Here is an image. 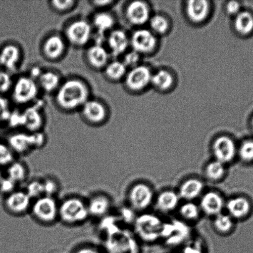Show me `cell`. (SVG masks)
<instances>
[{"mask_svg": "<svg viewBox=\"0 0 253 253\" xmlns=\"http://www.w3.org/2000/svg\"><path fill=\"white\" fill-rule=\"evenodd\" d=\"M91 89L83 79L71 78L62 82L54 94V101L61 110L72 112L80 110L90 99Z\"/></svg>", "mask_w": 253, "mask_h": 253, "instance_id": "6da1fadb", "label": "cell"}, {"mask_svg": "<svg viewBox=\"0 0 253 253\" xmlns=\"http://www.w3.org/2000/svg\"><path fill=\"white\" fill-rule=\"evenodd\" d=\"M90 217L87 202L78 197H69L59 203L58 220L66 225L83 224Z\"/></svg>", "mask_w": 253, "mask_h": 253, "instance_id": "7a4b0ae2", "label": "cell"}, {"mask_svg": "<svg viewBox=\"0 0 253 253\" xmlns=\"http://www.w3.org/2000/svg\"><path fill=\"white\" fill-rule=\"evenodd\" d=\"M30 212L40 224H53L58 220L59 203L54 197L44 195L32 202Z\"/></svg>", "mask_w": 253, "mask_h": 253, "instance_id": "3957f363", "label": "cell"}, {"mask_svg": "<svg viewBox=\"0 0 253 253\" xmlns=\"http://www.w3.org/2000/svg\"><path fill=\"white\" fill-rule=\"evenodd\" d=\"M93 35V26L86 20H74L66 27L64 38L67 43L76 48H83L90 42Z\"/></svg>", "mask_w": 253, "mask_h": 253, "instance_id": "277c9868", "label": "cell"}, {"mask_svg": "<svg viewBox=\"0 0 253 253\" xmlns=\"http://www.w3.org/2000/svg\"><path fill=\"white\" fill-rule=\"evenodd\" d=\"M12 98L19 105H27L37 97L39 87L36 80L30 76H21L12 86Z\"/></svg>", "mask_w": 253, "mask_h": 253, "instance_id": "5b68a950", "label": "cell"}, {"mask_svg": "<svg viewBox=\"0 0 253 253\" xmlns=\"http://www.w3.org/2000/svg\"><path fill=\"white\" fill-rule=\"evenodd\" d=\"M154 192L148 183L138 182L131 186L128 193L130 208L136 211H144L154 203Z\"/></svg>", "mask_w": 253, "mask_h": 253, "instance_id": "8992f818", "label": "cell"}, {"mask_svg": "<svg viewBox=\"0 0 253 253\" xmlns=\"http://www.w3.org/2000/svg\"><path fill=\"white\" fill-rule=\"evenodd\" d=\"M238 148L235 142L229 136L223 135L215 138L213 141L211 151L214 160L229 165L237 156Z\"/></svg>", "mask_w": 253, "mask_h": 253, "instance_id": "52a82bcc", "label": "cell"}, {"mask_svg": "<svg viewBox=\"0 0 253 253\" xmlns=\"http://www.w3.org/2000/svg\"><path fill=\"white\" fill-rule=\"evenodd\" d=\"M80 110L82 117L89 125L101 126L107 120V108L105 104L96 99H89Z\"/></svg>", "mask_w": 253, "mask_h": 253, "instance_id": "ba28073f", "label": "cell"}, {"mask_svg": "<svg viewBox=\"0 0 253 253\" xmlns=\"http://www.w3.org/2000/svg\"><path fill=\"white\" fill-rule=\"evenodd\" d=\"M225 203L226 200L220 193L211 190L203 193L198 205L202 214L214 218L224 212Z\"/></svg>", "mask_w": 253, "mask_h": 253, "instance_id": "9c48e42d", "label": "cell"}, {"mask_svg": "<svg viewBox=\"0 0 253 253\" xmlns=\"http://www.w3.org/2000/svg\"><path fill=\"white\" fill-rule=\"evenodd\" d=\"M32 202L25 191L15 190L5 198L4 205L9 214L20 216L30 212Z\"/></svg>", "mask_w": 253, "mask_h": 253, "instance_id": "30bf717a", "label": "cell"}, {"mask_svg": "<svg viewBox=\"0 0 253 253\" xmlns=\"http://www.w3.org/2000/svg\"><path fill=\"white\" fill-rule=\"evenodd\" d=\"M65 39L58 34L50 35L42 44V52L47 60L56 61L61 59L66 51Z\"/></svg>", "mask_w": 253, "mask_h": 253, "instance_id": "8fae6325", "label": "cell"}, {"mask_svg": "<svg viewBox=\"0 0 253 253\" xmlns=\"http://www.w3.org/2000/svg\"><path fill=\"white\" fill-rule=\"evenodd\" d=\"M150 69L144 66H137L126 73L125 85L129 90L137 91L145 88L151 82Z\"/></svg>", "mask_w": 253, "mask_h": 253, "instance_id": "7c38bea8", "label": "cell"}, {"mask_svg": "<svg viewBox=\"0 0 253 253\" xmlns=\"http://www.w3.org/2000/svg\"><path fill=\"white\" fill-rule=\"evenodd\" d=\"M7 145L17 155H24L36 150V138L34 133L17 132L9 136Z\"/></svg>", "mask_w": 253, "mask_h": 253, "instance_id": "4fadbf2b", "label": "cell"}, {"mask_svg": "<svg viewBox=\"0 0 253 253\" xmlns=\"http://www.w3.org/2000/svg\"><path fill=\"white\" fill-rule=\"evenodd\" d=\"M88 65L94 70H103L109 63L110 53L101 43H96L88 47L85 53Z\"/></svg>", "mask_w": 253, "mask_h": 253, "instance_id": "5bb4252c", "label": "cell"}, {"mask_svg": "<svg viewBox=\"0 0 253 253\" xmlns=\"http://www.w3.org/2000/svg\"><path fill=\"white\" fill-rule=\"evenodd\" d=\"M130 43L138 53H149L155 48L157 40L148 30L140 29L134 32Z\"/></svg>", "mask_w": 253, "mask_h": 253, "instance_id": "9a60e30c", "label": "cell"}, {"mask_svg": "<svg viewBox=\"0 0 253 253\" xmlns=\"http://www.w3.org/2000/svg\"><path fill=\"white\" fill-rule=\"evenodd\" d=\"M204 183L202 180L191 177L181 183L177 192L181 200L185 202H193L202 197L204 193Z\"/></svg>", "mask_w": 253, "mask_h": 253, "instance_id": "2e32d148", "label": "cell"}, {"mask_svg": "<svg viewBox=\"0 0 253 253\" xmlns=\"http://www.w3.org/2000/svg\"><path fill=\"white\" fill-rule=\"evenodd\" d=\"M181 198L177 192L172 190H165L158 193L154 200L155 208L163 214H169L178 209Z\"/></svg>", "mask_w": 253, "mask_h": 253, "instance_id": "e0dca14e", "label": "cell"}, {"mask_svg": "<svg viewBox=\"0 0 253 253\" xmlns=\"http://www.w3.org/2000/svg\"><path fill=\"white\" fill-rule=\"evenodd\" d=\"M251 203L244 197H235L226 200L225 211L234 220L243 219L249 215Z\"/></svg>", "mask_w": 253, "mask_h": 253, "instance_id": "ac0fdd59", "label": "cell"}, {"mask_svg": "<svg viewBox=\"0 0 253 253\" xmlns=\"http://www.w3.org/2000/svg\"><path fill=\"white\" fill-rule=\"evenodd\" d=\"M90 217L102 218L107 216L111 208V201L103 193L94 195L87 202Z\"/></svg>", "mask_w": 253, "mask_h": 253, "instance_id": "d6986e66", "label": "cell"}, {"mask_svg": "<svg viewBox=\"0 0 253 253\" xmlns=\"http://www.w3.org/2000/svg\"><path fill=\"white\" fill-rule=\"evenodd\" d=\"M125 14L131 24L141 26L150 19V10L147 4L143 1L130 2L126 7Z\"/></svg>", "mask_w": 253, "mask_h": 253, "instance_id": "ffe728a7", "label": "cell"}, {"mask_svg": "<svg viewBox=\"0 0 253 253\" xmlns=\"http://www.w3.org/2000/svg\"><path fill=\"white\" fill-rule=\"evenodd\" d=\"M21 50L18 46L7 44L0 51V66L3 67L7 73L15 71L21 61Z\"/></svg>", "mask_w": 253, "mask_h": 253, "instance_id": "44dd1931", "label": "cell"}, {"mask_svg": "<svg viewBox=\"0 0 253 253\" xmlns=\"http://www.w3.org/2000/svg\"><path fill=\"white\" fill-rule=\"evenodd\" d=\"M106 43L109 53L114 56H118L123 54L130 44L127 35L121 29H115L110 32Z\"/></svg>", "mask_w": 253, "mask_h": 253, "instance_id": "7402d4cb", "label": "cell"}, {"mask_svg": "<svg viewBox=\"0 0 253 253\" xmlns=\"http://www.w3.org/2000/svg\"><path fill=\"white\" fill-rule=\"evenodd\" d=\"M44 118L39 108H27L20 115V125L24 126L29 133L41 131L44 126Z\"/></svg>", "mask_w": 253, "mask_h": 253, "instance_id": "603a6c76", "label": "cell"}, {"mask_svg": "<svg viewBox=\"0 0 253 253\" xmlns=\"http://www.w3.org/2000/svg\"><path fill=\"white\" fill-rule=\"evenodd\" d=\"M187 16L195 23H200L207 18L209 12V2L205 0H192L187 2Z\"/></svg>", "mask_w": 253, "mask_h": 253, "instance_id": "cb8c5ba5", "label": "cell"}, {"mask_svg": "<svg viewBox=\"0 0 253 253\" xmlns=\"http://www.w3.org/2000/svg\"><path fill=\"white\" fill-rule=\"evenodd\" d=\"M39 89L47 93H56L60 86V76L53 71H42L36 80Z\"/></svg>", "mask_w": 253, "mask_h": 253, "instance_id": "d4e9b609", "label": "cell"}, {"mask_svg": "<svg viewBox=\"0 0 253 253\" xmlns=\"http://www.w3.org/2000/svg\"><path fill=\"white\" fill-rule=\"evenodd\" d=\"M115 23V18L110 12L100 11L94 15L91 25L98 34L101 36L106 32L111 31Z\"/></svg>", "mask_w": 253, "mask_h": 253, "instance_id": "484cf974", "label": "cell"}, {"mask_svg": "<svg viewBox=\"0 0 253 253\" xmlns=\"http://www.w3.org/2000/svg\"><path fill=\"white\" fill-rule=\"evenodd\" d=\"M204 174L205 178L209 182H220L227 174V166L213 160L205 166Z\"/></svg>", "mask_w": 253, "mask_h": 253, "instance_id": "4316f807", "label": "cell"}, {"mask_svg": "<svg viewBox=\"0 0 253 253\" xmlns=\"http://www.w3.org/2000/svg\"><path fill=\"white\" fill-rule=\"evenodd\" d=\"M103 71L104 76L108 81L117 82L125 78L127 68L123 62L113 61L109 62Z\"/></svg>", "mask_w": 253, "mask_h": 253, "instance_id": "83f0119b", "label": "cell"}, {"mask_svg": "<svg viewBox=\"0 0 253 253\" xmlns=\"http://www.w3.org/2000/svg\"><path fill=\"white\" fill-rule=\"evenodd\" d=\"M234 26L238 33L248 36L253 31V16L248 11H241L235 17Z\"/></svg>", "mask_w": 253, "mask_h": 253, "instance_id": "f1b7e54d", "label": "cell"}, {"mask_svg": "<svg viewBox=\"0 0 253 253\" xmlns=\"http://www.w3.org/2000/svg\"><path fill=\"white\" fill-rule=\"evenodd\" d=\"M7 168V177L16 184L25 182L28 177V170L21 161L15 160Z\"/></svg>", "mask_w": 253, "mask_h": 253, "instance_id": "f546056e", "label": "cell"}, {"mask_svg": "<svg viewBox=\"0 0 253 253\" xmlns=\"http://www.w3.org/2000/svg\"><path fill=\"white\" fill-rule=\"evenodd\" d=\"M213 219V227L219 234H229L234 229V220L226 212H222Z\"/></svg>", "mask_w": 253, "mask_h": 253, "instance_id": "4dcf8cb0", "label": "cell"}, {"mask_svg": "<svg viewBox=\"0 0 253 253\" xmlns=\"http://www.w3.org/2000/svg\"><path fill=\"white\" fill-rule=\"evenodd\" d=\"M178 211L181 217L189 222H194L199 219L202 214L199 205L194 202H185L180 205Z\"/></svg>", "mask_w": 253, "mask_h": 253, "instance_id": "1f68e13d", "label": "cell"}, {"mask_svg": "<svg viewBox=\"0 0 253 253\" xmlns=\"http://www.w3.org/2000/svg\"><path fill=\"white\" fill-rule=\"evenodd\" d=\"M151 83L158 90H168L173 85V76L167 71L160 70L152 75Z\"/></svg>", "mask_w": 253, "mask_h": 253, "instance_id": "d6a6232c", "label": "cell"}, {"mask_svg": "<svg viewBox=\"0 0 253 253\" xmlns=\"http://www.w3.org/2000/svg\"><path fill=\"white\" fill-rule=\"evenodd\" d=\"M237 156L244 163L253 161V140H246L238 148Z\"/></svg>", "mask_w": 253, "mask_h": 253, "instance_id": "836d02e7", "label": "cell"}, {"mask_svg": "<svg viewBox=\"0 0 253 253\" xmlns=\"http://www.w3.org/2000/svg\"><path fill=\"white\" fill-rule=\"evenodd\" d=\"M25 192L32 201L44 196L43 182L39 180L31 181L27 185Z\"/></svg>", "mask_w": 253, "mask_h": 253, "instance_id": "e575fe53", "label": "cell"}, {"mask_svg": "<svg viewBox=\"0 0 253 253\" xmlns=\"http://www.w3.org/2000/svg\"><path fill=\"white\" fill-rule=\"evenodd\" d=\"M15 161V153L7 143L0 142V168L7 167Z\"/></svg>", "mask_w": 253, "mask_h": 253, "instance_id": "d590c367", "label": "cell"}, {"mask_svg": "<svg viewBox=\"0 0 253 253\" xmlns=\"http://www.w3.org/2000/svg\"><path fill=\"white\" fill-rule=\"evenodd\" d=\"M77 1L74 0H53L50 2V6L58 13H66L71 11L76 6Z\"/></svg>", "mask_w": 253, "mask_h": 253, "instance_id": "8d00e7d4", "label": "cell"}, {"mask_svg": "<svg viewBox=\"0 0 253 253\" xmlns=\"http://www.w3.org/2000/svg\"><path fill=\"white\" fill-rule=\"evenodd\" d=\"M150 21L151 29L156 33L163 34L168 31L169 24L167 19L161 15H155L151 17Z\"/></svg>", "mask_w": 253, "mask_h": 253, "instance_id": "74e56055", "label": "cell"}, {"mask_svg": "<svg viewBox=\"0 0 253 253\" xmlns=\"http://www.w3.org/2000/svg\"><path fill=\"white\" fill-rule=\"evenodd\" d=\"M43 182L44 195L54 197L59 190V185L58 182L52 178H47Z\"/></svg>", "mask_w": 253, "mask_h": 253, "instance_id": "f35d334b", "label": "cell"}, {"mask_svg": "<svg viewBox=\"0 0 253 253\" xmlns=\"http://www.w3.org/2000/svg\"><path fill=\"white\" fill-rule=\"evenodd\" d=\"M11 76L7 71L0 69V93H4L11 90L12 86Z\"/></svg>", "mask_w": 253, "mask_h": 253, "instance_id": "ab89813d", "label": "cell"}, {"mask_svg": "<svg viewBox=\"0 0 253 253\" xmlns=\"http://www.w3.org/2000/svg\"><path fill=\"white\" fill-rule=\"evenodd\" d=\"M16 183L9 178L3 177L0 182V192L6 196L8 195L16 190Z\"/></svg>", "mask_w": 253, "mask_h": 253, "instance_id": "60d3db41", "label": "cell"}, {"mask_svg": "<svg viewBox=\"0 0 253 253\" xmlns=\"http://www.w3.org/2000/svg\"><path fill=\"white\" fill-rule=\"evenodd\" d=\"M11 113L9 111L8 101L3 96H0V122L9 120Z\"/></svg>", "mask_w": 253, "mask_h": 253, "instance_id": "b9f144b4", "label": "cell"}, {"mask_svg": "<svg viewBox=\"0 0 253 253\" xmlns=\"http://www.w3.org/2000/svg\"><path fill=\"white\" fill-rule=\"evenodd\" d=\"M139 61H140V54L133 51L125 54L123 63L126 68L131 67V68H133L138 66Z\"/></svg>", "mask_w": 253, "mask_h": 253, "instance_id": "7bdbcfd3", "label": "cell"}, {"mask_svg": "<svg viewBox=\"0 0 253 253\" xmlns=\"http://www.w3.org/2000/svg\"><path fill=\"white\" fill-rule=\"evenodd\" d=\"M240 9H241V5L237 1H230L226 5V11L228 14L232 16H236L241 12Z\"/></svg>", "mask_w": 253, "mask_h": 253, "instance_id": "ee69618b", "label": "cell"}, {"mask_svg": "<svg viewBox=\"0 0 253 253\" xmlns=\"http://www.w3.org/2000/svg\"><path fill=\"white\" fill-rule=\"evenodd\" d=\"M91 3L94 7H97V8L100 9H105V7H107L108 6H111V4L114 3L113 1H111V0H96V1H91Z\"/></svg>", "mask_w": 253, "mask_h": 253, "instance_id": "f6af8a7d", "label": "cell"}, {"mask_svg": "<svg viewBox=\"0 0 253 253\" xmlns=\"http://www.w3.org/2000/svg\"><path fill=\"white\" fill-rule=\"evenodd\" d=\"M73 253H103L96 247L89 246H83L79 247Z\"/></svg>", "mask_w": 253, "mask_h": 253, "instance_id": "bcb514c9", "label": "cell"}, {"mask_svg": "<svg viewBox=\"0 0 253 253\" xmlns=\"http://www.w3.org/2000/svg\"><path fill=\"white\" fill-rule=\"evenodd\" d=\"M2 178H3V176H2L1 171L0 170V182H1Z\"/></svg>", "mask_w": 253, "mask_h": 253, "instance_id": "7dc6e473", "label": "cell"}, {"mask_svg": "<svg viewBox=\"0 0 253 253\" xmlns=\"http://www.w3.org/2000/svg\"><path fill=\"white\" fill-rule=\"evenodd\" d=\"M252 128H253V119L252 120Z\"/></svg>", "mask_w": 253, "mask_h": 253, "instance_id": "c3c4849f", "label": "cell"}]
</instances>
